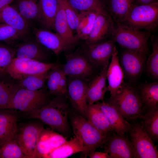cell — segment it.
Segmentation results:
<instances>
[{"label": "cell", "instance_id": "cell-19", "mask_svg": "<svg viewBox=\"0 0 158 158\" xmlns=\"http://www.w3.org/2000/svg\"><path fill=\"white\" fill-rule=\"evenodd\" d=\"M97 104L104 113L113 132L121 136H125L129 130L131 124L117 109L109 103L103 102Z\"/></svg>", "mask_w": 158, "mask_h": 158}, {"label": "cell", "instance_id": "cell-38", "mask_svg": "<svg viewBox=\"0 0 158 158\" xmlns=\"http://www.w3.org/2000/svg\"><path fill=\"white\" fill-rule=\"evenodd\" d=\"M15 56L14 48L0 42V79L3 78L7 75V68Z\"/></svg>", "mask_w": 158, "mask_h": 158}, {"label": "cell", "instance_id": "cell-27", "mask_svg": "<svg viewBox=\"0 0 158 158\" xmlns=\"http://www.w3.org/2000/svg\"><path fill=\"white\" fill-rule=\"evenodd\" d=\"M144 129L153 141L158 139V106L146 110L140 118Z\"/></svg>", "mask_w": 158, "mask_h": 158}, {"label": "cell", "instance_id": "cell-24", "mask_svg": "<svg viewBox=\"0 0 158 158\" xmlns=\"http://www.w3.org/2000/svg\"><path fill=\"white\" fill-rule=\"evenodd\" d=\"M85 117L94 127L104 134L109 136L113 132L106 116L97 104H88Z\"/></svg>", "mask_w": 158, "mask_h": 158}, {"label": "cell", "instance_id": "cell-12", "mask_svg": "<svg viewBox=\"0 0 158 158\" xmlns=\"http://www.w3.org/2000/svg\"><path fill=\"white\" fill-rule=\"evenodd\" d=\"M147 54L141 51L124 49L119 61L124 75L132 80L140 77L145 66Z\"/></svg>", "mask_w": 158, "mask_h": 158}, {"label": "cell", "instance_id": "cell-28", "mask_svg": "<svg viewBox=\"0 0 158 158\" xmlns=\"http://www.w3.org/2000/svg\"><path fill=\"white\" fill-rule=\"evenodd\" d=\"M138 94L144 111L158 106V83H145L140 89Z\"/></svg>", "mask_w": 158, "mask_h": 158}, {"label": "cell", "instance_id": "cell-7", "mask_svg": "<svg viewBox=\"0 0 158 158\" xmlns=\"http://www.w3.org/2000/svg\"><path fill=\"white\" fill-rule=\"evenodd\" d=\"M44 129L43 125L37 122L18 126L14 138L27 158H35L37 144Z\"/></svg>", "mask_w": 158, "mask_h": 158}, {"label": "cell", "instance_id": "cell-1", "mask_svg": "<svg viewBox=\"0 0 158 158\" xmlns=\"http://www.w3.org/2000/svg\"><path fill=\"white\" fill-rule=\"evenodd\" d=\"M68 108L63 97H56L40 109L25 114L29 118L39 119L53 130L63 133L69 130Z\"/></svg>", "mask_w": 158, "mask_h": 158}, {"label": "cell", "instance_id": "cell-9", "mask_svg": "<svg viewBox=\"0 0 158 158\" xmlns=\"http://www.w3.org/2000/svg\"><path fill=\"white\" fill-rule=\"evenodd\" d=\"M115 43L111 39L92 44H85L82 53L95 68L102 69L109 64L116 47Z\"/></svg>", "mask_w": 158, "mask_h": 158}, {"label": "cell", "instance_id": "cell-37", "mask_svg": "<svg viewBox=\"0 0 158 158\" xmlns=\"http://www.w3.org/2000/svg\"><path fill=\"white\" fill-rule=\"evenodd\" d=\"M151 39L152 51L147 60L146 69L150 77L157 80L158 79V37L152 35Z\"/></svg>", "mask_w": 158, "mask_h": 158}, {"label": "cell", "instance_id": "cell-5", "mask_svg": "<svg viewBox=\"0 0 158 158\" xmlns=\"http://www.w3.org/2000/svg\"><path fill=\"white\" fill-rule=\"evenodd\" d=\"M71 121L75 135L87 149L89 154L102 146L110 136L102 133L81 115H73Z\"/></svg>", "mask_w": 158, "mask_h": 158}, {"label": "cell", "instance_id": "cell-43", "mask_svg": "<svg viewBox=\"0 0 158 158\" xmlns=\"http://www.w3.org/2000/svg\"><path fill=\"white\" fill-rule=\"evenodd\" d=\"M158 0H133V5H143L150 4L158 2Z\"/></svg>", "mask_w": 158, "mask_h": 158}, {"label": "cell", "instance_id": "cell-40", "mask_svg": "<svg viewBox=\"0 0 158 158\" xmlns=\"http://www.w3.org/2000/svg\"><path fill=\"white\" fill-rule=\"evenodd\" d=\"M23 38L14 28L0 23V42L12 46Z\"/></svg>", "mask_w": 158, "mask_h": 158}, {"label": "cell", "instance_id": "cell-23", "mask_svg": "<svg viewBox=\"0 0 158 158\" xmlns=\"http://www.w3.org/2000/svg\"><path fill=\"white\" fill-rule=\"evenodd\" d=\"M108 65L102 69L100 73L87 85V97L88 104L103 100L104 95L107 91L106 72Z\"/></svg>", "mask_w": 158, "mask_h": 158}, {"label": "cell", "instance_id": "cell-4", "mask_svg": "<svg viewBox=\"0 0 158 158\" xmlns=\"http://www.w3.org/2000/svg\"><path fill=\"white\" fill-rule=\"evenodd\" d=\"M151 32L142 31L116 23L111 35V39L124 49L140 51L148 54V40Z\"/></svg>", "mask_w": 158, "mask_h": 158}, {"label": "cell", "instance_id": "cell-21", "mask_svg": "<svg viewBox=\"0 0 158 158\" xmlns=\"http://www.w3.org/2000/svg\"><path fill=\"white\" fill-rule=\"evenodd\" d=\"M18 118V110L13 109H0V145L14 138Z\"/></svg>", "mask_w": 158, "mask_h": 158}, {"label": "cell", "instance_id": "cell-11", "mask_svg": "<svg viewBox=\"0 0 158 158\" xmlns=\"http://www.w3.org/2000/svg\"><path fill=\"white\" fill-rule=\"evenodd\" d=\"M66 62L62 68L66 76L83 80L91 77L95 68L81 53L66 55Z\"/></svg>", "mask_w": 158, "mask_h": 158}, {"label": "cell", "instance_id": "cell-17", "mask_svg": "<svg viewBox=\"0 0 158 158\" xmlns=\"http://www.w3.org/2000/svg\"><path fill=\"white\" fill-rule=\"evenodd\" d=\"M45 47L36 40H25L14 48L16 58L21 60H32L44 62L48 58Z\"/></svg>", "mask_w": 158, "mask_h": 158}, {"label": "cell", "instance_id": "cell-44", "mask_svg": "<svg viewBox=\"0 0 158 158\" xmlns=\"http://www.w3.org/2000/svg\"><path fill=\"white\" fill-rule=\"evenodd\" d=\"M14 0H0V11L6 6L10 5Z\"/></svg>", "mask_w": 158, "mask_h": 158}, {"label": "cell", "instance_id": "cell-6", "mask_svg": "<svg viewBox=\"0 0 158 158\" xmlns=\"http://www.w3.org/2000/svg\"><path fill=\"white\" fill-rule=\"evenodd\" d=\"M49 102L48 93L43 89L31 90L20 88L13 97L11 108L27 114L40 109Z\"/></svg>", "mask_w": 158, "mask_h": 158}, {"label": "cell", "instance_id": "cell-22", "mask_svg": "<svg viewBox=\"0 0 158 158\" xmlns=\"http://www.w3.org/2000/svg\"><path fill=\"white\" fill-rule=\"evenodd\" d=\"M66 140L62 135L53 130L44 129L37 144L35 158H44L50 152Z\"/></svg>", "mask_w": 158, "mask_h": 158}, {"label": "cell", "instance_id": "cell-18", "mask_svg": "<svg viewBox=\"0 0 158 158\" xmlns=\"http://www.w3.org/2000/svg\"><path fill=\"white\" fill-rule=\"evenodd\" d=\"M34 32L36 40L56 55L72 47L57 33L36 28Z\"/></svg>", "mask_w": 158, "mask_h": 158}, {"label": "cell", "instance_id": "cell-8", "mask_svg": "<svg viewBox=\"0 0 158 158\" xmlns=\"http://www.w3.org/2000/svg\"><path fill=\"white\" fill-rule=\"evenodd\" d=\"M136 158H157V146L145 132L140 122L131 124L128 131Z\"/></svg>", "mask_w": 158, "mask_h": 158}, {"label": "cell", "instance_id": "cell-26", "mask_svg": "<svg viewBox=\"0 0 158 158\" xmlns=\"http://www.w3.org/2000/svg\"><path fill=\"white\" fill-rule=\"evenodd\" d=\"M87 152V149L75 135L68 141L66 140L61 145L52 150L44 158H65L75 153Z\"/></svg>", "mask_w": 158, "mask_h": 158}, {"label": "cell", "instance_id": "cell-25", "mask_svg": "<svg viewBox=\"0 0 158 158\" xmlns=\"http://www.w3.org/2000/svg\"><path fill=\"white\" fill-rule=\"evenodd\" d=\"M54 28L56 30V33L72 47L77 43L78 40L73 35V30L69 25L64 11L58 2L54 20Z\"/></svg>", "mask_w": 158, "mask_h": 158}, {"label": "cell", "instance_id": "cell-41", "mask_svg": "<svg viewBox=\"0 0 158 158\" xmlns=\"http://www.w3.org/2000/svg\"><path fill=\"white\" fill-rule=\"evenodd\" d=\"M62 7L69 25L72 30H76L79 21V12L72 6L68 0H57Z\"/></svg>", "mask_w": 158, "mask_h": 158}, {"label": "cell", "instance_id": "cell-32", "mask_svg": "<svg viewBox=\"0 0 158 158\" xmlns=\"http://www.w3.org/2000/svg\"><path fill=\"white\" fill-rule=\"evenodd\" d=\"M133 0H109L107 11L116 23L124 20L132 4Z\"/></svg>", "mask_w": 158, "mask_h": 158}, {"label": "cell", "instance_id": "cell-36", "mask_svg": "<svg viewBox=\"0 0 158 158\" xmlns=\"http://www.w3.org/2000/svg\"><path fill=\"white\" fill-rule=\"evenodd\" d=\"M27 158L15 138H10L0 145V158Z\"/></svg>", "mask_w": 158, "mask_h": 158}, {"label": "cell", "instance_id": "cell-10", "mask_svg": "<svg viewBox=\"0 0 158 158\" xmlns=\"http://www.w3.org/2000/svg\"><path fill=\"white\" fill-rule=\"evenodd\" d=\"M56 65L14 57L8 67L6 73L13 78L19 81L30 75L48 71Z\"/></svg>", "mask_w": 158, "mask_h": 158}, {"label": "cell", "instance_id": "cell-2", "mask_svg": "<svg viewBox=\"0 0 158 158\" xmlns=\"http://www.w3.org/2000/svg\"><path fill=\"white\" fill-rule=\"evenodd\" d=\"M108 102L114 106L127 120L140 118L144 112L138 92L128 84L123 83Z\"/></svg>", "mask_w": 158, "mask_h": 158}, {"label": "cell", "instance_id": "cell-42", "mask_svg": "<svg viewBox=\"0 0 158 158\" xmlns=\"http://www.w3.org/2000/svg\"><path fill=\"white\" fill-rule=\"evenodd\" d=\"M90 158H110L109 154L105 152L93 151L89 154Z\"/></svg>", "mask_w": 158, "mask_h": 158}, {"label": "cell", "instance_id": "cell-20", "mask_svg": "<svg viewBox=\"0 0 158 158\" xmlns=\"http://www.w3.org/2000/svg\"><path fill=\"white\" fill-rule=\"evenodd\" d=\"M118 53L116 47L111 57L106 72V79L108 82L107 91H109L111 96L113 97L123 83L124 75L120 66Z\"/></svg>", "mask_w": 158, "mask_h": 158}, {"label": "cell", "instance_id": "cell-33", "mask_svg": "<svg viewBox=\"0 0 158 158\" xmlns=\"http://www.w3.org/2000/svg\"><path fill=\"white\" fill-rule=\"evenodd\" d=\"M20 88L18 83L0 81V109L11 108L13 97Z\"/></svg>", "mask_w": 158, "mask_h": 158}, {"label": "cell", "instance_id": "cell-14", "mask_svg": "<svg viewBox=\"0 0 158 158\" xmlns=\"http://www.w3.org/2000/svg\"><path fill=\"white\" fill-rule=\"evenodd\" d=\"M87 85L84 80L79 78H70L67 81V93L71 103L81 115L85 117L88 105Z\"/></svg>", "mask_w": 158, "mask_h": 158}, {"label": "cell", "instance_id": "cell-45", "mask_svg": "<svg viewBox=\"0 0 158 158\" xmlns=\"http://www.w3.org/2000/svg\"><path fill=\"white\" fill-rule=\"evenodd\" d=\"M108 0V1H109V0Z\"/></svg>", "mask_w": 158, "mask_h": 158}, {"label": "cell", "instance_id": "cell-29", "mask_svg": "<svg viewBox=\"0 0 158 158\" xmlns=\"http://www.w3.org/2000/svg\"><path fill=\"white\" fill-rule=\"evenodd\" d=\"M98 13L93 11L79 12V21L75 36L79 40H85L90 35Z\"/></svg>", "mask_w": 158, "mask_h": 158}, {"label": "cell", "instance_id": "cell-34", "mask_svg": "<svg viewBox=\"0 0 158 158\" xmlns=\"http://www.w3.org/2000/svg\"><path fill=\"white\" fill-rule=\"evenodd\" d=\"M68 0L73 7L79 12L93 11L105 14H109L105 6L100 0Z\"/></svg>", "mask_w": 158, "mask_h": 158}, {"label": "cell", "instance_id": "cell-15", "mask_svg": "<svg viewBox=\"0 0 158 158\" xmlns=\"http://www.w3.org/2000/svg\"><path fill=\"white\" fill-rule=\"evenodd\" d=\"M0 23L8 25L15 29L23 39L29 35L31 27L15 7L8 5L0 11Z\"/></svg>", "mask_w": 158, "mask_h": 158}, {"label": "cell", "instance_id": "cell-13", "mask_svg": "<svg viewBox=\"0 0 158 158\" xmlns=\"http://www.w3.org/2000/svg\"><path fill=\"white\" fill-rule=\"evenodd\" d=\"M102 146L110 158H136L131 140L125 136L113 132Z\"/></svg>", "mask_w": 158, "mask_h": 158}, {"label": "cell", "instance_id": "cell-16", "mask_svg": "<svg viewBox=\"0 0 158 158\" xmlns=\"http://www.w3.org/2000/svg\"><path fill=\"white\" fill-rule=\"evenodd\" d=\"M115 25L114 21L109 14L98 13L85 44H91L102 41L111 36Z\"/></svg>", "mask_w": 158, "mask_h": 158}, {"label": "cell", "instance_id": "cell-3", "mask_svg": "<svg viewBox=\"0 0 158 158\" xmlns=\"http://www.w3.org/2000/svg\"><path fill=\"white\" fill-rule=\"evenodd\" d=\"M121 23L139 30L150 32L158 25V2L140 5L132 4L123 21Z\"/></svg>", "mask_w": 158, "mask_h": 158}, {"label": "cell", "instance_id": "cell-31", "mask_svg": "<svg viewBox=\"0 0 158 158\" xmlns=\"http://www.w3.org/2000/svg\"><path fill=\"white\" fill-rule=\"evenodd\" d=\"M39 4L40 21L47 28H54L58 6L57 0H39Z\"/></svg>", "mask_w": 158, "mask_h": 158}, {"label": "cell", "instance_id": "cell-39", "mask_svg": "<svg viewBox=\"0 0 158 158\" xmlns=\"http://www.w3.org/2000/svg\"><path fill=\"white\" fill-rule=\"evenodd\" d=\"M64 74L62 68L56 65L49 71L47 80L50 93L60 96L59 85L61 78Z\"/></svg>", "mask_w": 158, "mask_h": 158}, {"label": "cell", "instance_id": "cell-35", "mask_svg": "<svg viewBox=\"0 0 158 158\" xmlns=\"http://www.w3.org/2000/svg\"><path fill=\"white\" fill-rule=\"evenodd\" d=\"M48 71L29 75L18 83L20 88L31 90L42 89L47 80Z\"/></svg>", "mask_w": 158, "mask_h": 158}, {"label": "cell", "instance_id": "cell-30", "mask_svg": "<svg viewBox=\"0 0 158 158\" xmlns=\"http://www.w3.org/2000/svg\"><path fill=\"white\" fill-rule=\"evenodd\" d=\"M15 7L20 14L29 21L40 20L39 0H17Z\"/></svg>", "mask_w": 158, "mask_h": 158}]
</instances>
